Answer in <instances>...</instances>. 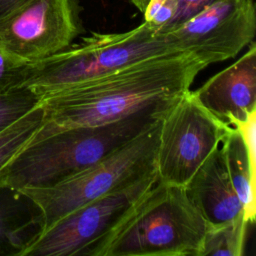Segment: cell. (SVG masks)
<instances>
[{
	"instance_id": "6da1fadb",
	"label": "cell",
	"mask_w": 256,
	"mask_h": 256,
	"mask_svg": "<svg viewBox=\"0 0 256 256\" xmlns=\"http://www.w3.org/2000/svg\"><path fill=\"white\" fill-rule=\"evenodd\" d=\"M206 68L186 52L151 57L41 98L47 130L109 124L189 90Z\"/></svg>"
},
{
	"instance_id": "7a4b0ae2",
	"label": "cell",
	"mask_w": 256,
	"mask_h": 256,
	"mask_svg": "<svg viewBox=\"0 0 256 256\" xmlns=\"http://www.w3.org/2000/svg\"><path fill=\"white\" fill-rule=\"evenodd\" d=\"M173 99L104 125L55 130L41 125L9 164L2 185L15 190L50 187L79 174L152 128Z\"/></svg>"
},
{
	"instance_id": "3957f363",
	"label": "cell",
	"mask_w": 256,
	"mask_h": 256,
	"mask_svg": "<svg viewBox=\"0 0 256 256\" xmlns=\"http://www.w3.org/2000/svg\"><path fill=\"white\" fill-rule=\"evenodd\" d=\"M207 227L184 187L157 180L88 256H201Z\"/></svg>"
},
{
	"instance_id": "277c9868",
	"label": "cell",
	"mask_w": 256,
	"mask_h": 256,
	"mask_svg": "<svg viewBox=\"0 0 256 256\" xmlns=\"http://www.w3.org/2000/svg\"><path fill=\"white\" fill-rule=\"evenodd\" d=\"M177 51L164 33L145 22L125 32L92 33L54 55L28 63L23 86L41 99L136 62Z\"/></svg>"
},
{
	"instance_id": "5b68a950",
	"label": "cell",
	"mask_w": 256,
	"mask_h": 256,
	"mask_svg": "<svg viewBox=\"0 0 256 256\" xmlns=\"http://www.w3.org/2000/svg\"><path fill=\"white\" fill-rule=\"evenodd\" d=\"M158 122L99 162L61 183L18 190L38 208L42 222L40 232L77 207L126 188L156 172Z\"/></svg>"
},
{
	"instance_id": "8992f818",
	"label": "cell",
	"mask_w": 256,
	"mask_h": 256,
	"mask_svg": "<svg viewBox=\"0 0 256 256\" xmlns=\"http://www.w3.org/2000/svg\"><path fill=\"white\" fill-rule=\"evenodd\" d=\"M231 129L202 106L190 89L174 98L158 122L157 180L184 187Z\"/></svg>"
},
{
	"instance_id": "52a82bcc",
	"label": "cell",
	"mask_w": 256,
	"mask_h": 256,
	"mask_svg": "<svg viewBox=\"0 0 256 256\" xmlns=\"http://www.w3.org/2000/svg\"><path fill=\"white\" fill-rule=\"evenodd\" d=\"M157 182L156 172L83 204L39 232L20 256H88Z\"/></svg>"
},
{
	"instance_id": "ba28073f",
	"label": "cell",
	"mask_w": 256,
	"mask_h": 256,
	"mask_svg": "<svg viewBox=\"0 0 256 256\" xmlns=\"http://www.w3.org/2000/svg\"><path fill=\"white\" fill-rule=\"evenodd\" d=\"M80 31L73 0H20L0 16V50L28 64L69 47Z\"/></svg>"
},
{
	"instance_id": "9c48e42d",
	"label": "cell",
	"mask_w": 256,
	"mask_h": 256,
	"mask_svg": "<svg viewBox=\"0 0 256 256\" xmlns=\"http://www.w3.org/2000/svg\"><path fill=\"white\" fill-rule=\"evenodd\" d=\"M162 33L176 50L189 53L207 67L234 58L254 41L255 4L253 0H218Z\"/></svg>"
},
{
	"instance_id": "30bf717a",
	"label": "cell",
	"mask_w": 256,
	"mask_h": 256,
	"mask_svg": "<svg viewBox=\"0 0 256 256\" xmlns=\"http://www.w3.org/2000/svg\"><path fill=\"white\" fill-rule=\"evenodd\" d=\"M196 99L216 118L228 125L244 120L256 110V44L232 65L210 77L192 91Z\"/></svg>"
},
{
	"instance_id": "8fae6325",
	"label": "cell",
	"mask_w": 256,
	"mask_h": 256,
	"mask_svg": "<svg viewBox=\"0 0 256 256\" xmlns=\"http://www.w3.org/2000/svg\"><path fill=\"white\" fill-rule=\"evenodd\" d=\"M184 188L208 226L244 216L243 206L228 174L221 144L210 153Z\"/></svg>"
},
{
	"instance_id": "7c38bea8",
	"label": "cell",
	"mask_w": 256,
	"mask_h": 256,
	"mask_svg": "<svg viewBox=\"0 0 256 256\" xmlns=\"http://www.w3.org/2000/svg\"><path fill=\"white\" fill-rule=\"evenodd\" d=\"M42 226L35 204L18 190L0 187V255H18Z\"/></svg>"
},
{
	"instance_id": "4fadbf2b",
	"label": "cell",
	"mask_w": 256,
	"mask_h": 256,
	"mask_svg": "<svg viewBox=\"0 0 256 256\" xmlns=\"http://www.w3.org/2000/svg\"><path fill=\"white\" fill-rule=\"evenodd\" d=\"M221 146L230 180L243 206L244 218L249 224H253L256 216V179L251 174L244 143L235 128L232 127Z\"/></svg>"
},
{
	"instance_id": "5bb4252c",
	"label": "cell",
	"mask_w": 256,
	"mask_h": 256,
	"mask_svg": "<svg viewBox=\"0 0 256 256\" xmlns=\"http://www.w3.org/2000/svg\"><path fill=\"white\" fill-rule=\"evenodd\" d=\"M44 111L39 103L21 118L0 131V187L9 164L40 128Z\"/></svg>"
},
{
	"instance_id": "9a60e30c",
	"label": "cell",
	"mask_w": 256,
	"mask_h": 256,
	"mask_svg": "<svg viewBox=\"0 0 256 256\" xmlns=\"http://www.w3.org/2000/svg\"><path fill=\"white\" fill-rule=\"evenodd\" d=\"M248 226L243 215L219 225L208 226L201 256H242Z\"/></svg>"
},
{
	"instance_id": "2e32d148",
	"label": "cell",
	"mask_w": 256,
	"mask_h": 256,
	"mask_svg": "<svg viewBox=\"0 0 256 256\" xmlns=\"http://www.w3.org/2000/svg\"><path fill=\"white\" fill-rule=\"evenodd\" d=\"M39 96L22 86L0 93V131L40 103Z\"/></svg>"
},
{
	"instance_id": "e0dca14e",
	"label": "cell",
	"mask_w": 256,
	"mask_h": 256,
	"mask_svg": "<svg viewBox=\"0 0 256 256\" xmlns=\"http://www.w3.org/2000/svg\"><path fill=\"white\" fill-rule=\"evenodd\" d=\"M178 9V0H149L143 10L144 21L158 32L169 28Z\"/></svg>"
},
{
	"instance_id": "ac0fdd59",
	"label": "cell",
	"mask_w": 256,
	"mask_h": 256,
	"mask_svg": "<svg viewBox=\"0 0 256 256\" xmlns=\"http://www.w3.org/2000/svg\"><path fill=\"white\" fill-rule=\"evenodd\" d=\"M27 65L0 50V93L23 86Z\"/></svg>"
},
{
	"instance_id": "d6986e66",
	"label": "cell",
	"mask_w": 256,
	"mask_h": 256,
	"mask_svg": "<svg viewBox=\"0 0 256 256\" xmlns=\"http://www.w3.org/2000/svg\"><path fill=\"white\" fill-rule=\"evenodd\" d=\"M230 126L235 128L242 138L251 174L256 179V110L252 111L244 120L231 122Z\"/></svg>"
},
{
	"instance_id": "ffe728a7",
	"label": "cell",
	"mask_w": 256,
	"mask_h": 256,
	"mask_svg": "<svg viewBox=\"0 0 256 256\" xmlns=\"http://www.w3.org/2000/svg\"><path fill=\"white\" fill-rule=\"evenodd\" d=\"M216 1L218 0H178V9L176 16L171 25L169 26V28L165 31H168L180 25L181 23H183L184 21H186L187 19H189L190 17L204 9L205 7L215 3Z\"/></svg>"
},
{
	"instance_id": "44dd1931",
	"label": "cell",
	"mask_w": 256,
	"mask_h": 256,
	"mask_svg": "<svg viewBox=\"0 0 256 256\" xmlns=\"http://www.w3.org/2000/svg\"><path fill=\"white\" fill-rule=\"evenodd\" d=\"M20 0H0V16L5 14L13 6H15Z\"/></svg>"
},
{
	"instance_id": "7402d4cb",
	"label": "cell",
	"mask_w": 256,
	"mask_h": 256,
	"mask_svg": "<svg viewBox=\"0 0 256 256\" xmlns=\"http://www.w3.org/2000/svg\"><path fill=\"white\" fill-rule=\"evenodd\" d=\"M132 2V4L140 11L143 12V10L145 9L147 3L149 0H130Z\"/></svg>"
}]
</instances>
